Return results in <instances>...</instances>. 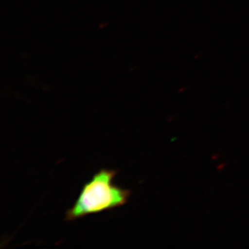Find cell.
I'll use <instances>...</instances> for the list:
<instances>
[{
    "label": "cell",
    "mask_w": 249,
    "mask_h": 249,
    "mask_svg": "<svg viewBox=\"0 0 249 249\" xmlns=\"http://www.w3.org/2000/svg\"><path fill=\"white\" fill-rule=\"evenodd\" d=\"M115 169H102L84 184L78 199L66 212L65 220L74 221L89 214H99L122 207L128 201L132 191L113 184Z\"/></svg>",
    "instance_id": "6da1fadb"
}]
</instances>
